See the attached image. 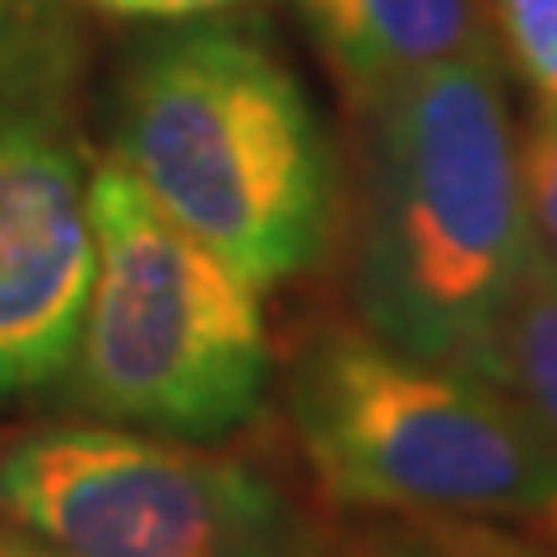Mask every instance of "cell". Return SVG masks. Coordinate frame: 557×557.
Here are the masks:
<instances>
[{"mask_svg": "<svg viewBox=\"0 0 557 557\" xmlns=\"http://www.w3.org/2000/svg\"><path fill=\"white\" fill-rule=\"evenodd\" d=\"M112 163L256 293L321 265L344 182L298 75L251 33L159 38L121 84Z\"/></svg>", "mask_w": 557, "mask_h": 557, "instance_id": "7a4b0ae2", "label": "cell"}, {"mask_svg": "<svg viewBox=\"0 0 557 557\" xmlns=\"http://www.w3.org/2000/svg\"><path fill=\"white\" fill-rule=\"evenodd\" d=\"M348 288L368 335L483 376L534 251L497 47L354 94Z\"/></svg>", "mask_w": 557, "mask_h": 557, "instance_id": "6da1fadb", "label": "cell"}, {"mask_svg": "<svg viewBox=\"0 0 557 557\" xmlns=\"http://www.w3.org/2000/svg\"><path fill=\"white\" fill-rule=\"evenodd\" d=\"M47 0H0V10H38Z\"/></svg>", "mask_w": 557, "mask_h": 557, "instance_id": "5bb4252c", "label": "cell"}, {"mask_svg": "<svg viewBox=\"0 0 557 557\" xmlns=\"http://www.w3.org/2000/svg\"><path fill=\"white\" fill-rule=\"evenodd\" d=\"M288 423L317 487L344 511L557 548V450L474 372L330 325L288 368Z\"/></svg>", "mask_w": 557, "mask_h": 557, "instance_id": "3957f363", "label": "cell"}, {"mask_svg": "<svg viewBox=\"0 0 557 557\" xmlns=\"http://www.w3.org/2000/svg\"><path fill=\"white\" fill-rule=\"evenodd\" d=\"M487 28L534 108H557V0H487Z\"/></svg>", "mask_w": 557, "mask_h": 557, "instance_id": "9c48e42d", "label": "cell"}, {"mask_svg": "<svg viewBox=\"0 0 557 557\" xmlns=\"http://www.w3.org/2000/svg\"><path fill=\"white\" fill-rule=\"evenodd\" d=\"M0 557H61V553L38 544V539L20 534V530H10V534H0Z\"/></svg>", "mask_w": 557, "mask_h": 557, "instance_id": "4fadbf2b", "label": "cell"}, {"mask_svg": "<svg viewBox=\"0 0 557 557\" xmlns=\"http://www.w3.org/2000/svg\"><path fill=\"white\" fill-rule=\"evenodd\" d=\"M94 10L112 14V20H149V24H190V20H209L223 10H242L256 0H89Z\"/></svg>", "mask_w": 557, "mask_h": 557, "instance_id": "7c38bea8", "label": "cell"}, {"mask_svg": "<svg viewBox=\"0 0 557 557\" xmlns=\"http://www.w3.org/2000/svg\"><path fill=\"white\" fill-rule=\"evenodd\" d=\"M0 516L61 557H317L247 456L121 423L38 428L0 450Z\"/></svg>", "mask_w": 557, "mask_h": 557, "instance_id": "5b68a950", "label": "cell"}, {"mask_svg": "<svg viewBox=\"0 0 557 557\" xmlns=\"http://www.w3.org/2000/svg\"><path fill=\"white\" fill-rule=\"evenodd\" d=\"M483 381L507 391L539 437L557 450V260L539 247L497 321Z\"/></svg>", "mask_w": 557, "mask_h": 557, "instance_id": "ba28073f", "label": "cell"}, {"mask_svg": "<svg viewBox=\"0 0 557 557\" xmlns=\"http://www.w3.org/2000/svg\"><path fill=\"white\" fill-rule=\"evenodd\" d=\"M89 209L98 260L70 358L79 405L182 442L251 423L274 372L260 293L159 214L112 159L94 168Z\"/></svg>", "mask_w": 557, "mask_h": 557, "instance_id": "277c9868", "label": "cell"}, {"mask_svg": "<svg viewBox=\"0 0 557 557\" xmlns=\"http://www.w3.org/2000/svg\"><path fill=\"white\" fill-rule=\"evenodd\" d=\"M520 190L534 247L557 260V108H534L520 126Z\"/></svg>", "mask_w": 557, "mask_h": 557, "instance_id": "8fae6325", "label": "cell"}, {"mask_svg": "<svg viewBox=\"0 0 557 557\" xmlns=\"http://www.w3.org/2000/svg\"><path fill=\"white\" fill-rule=\"evenodd\" d=\"M348 98L493 42L487 0H298Z\"/></svg>", "mask_w": 557, "mask_h": 557, "instance_id": "52a82bcc", "label": "cell"}, {"mask_svg": "<svg viewBox=\"0 0 557 557\" xmlns=\"http://www.w3.org/2000/svg\"><path fill=\"white\" fill-rule=\"evenodd\" d=\"M94 260L79 149L51 116L0 112V399L70 372Z\"/></svg>", "mask_w": 557, "mask_h": 557, "instance_id": "8992f818", "label": "cell"}, {"mask_svg": "<svg viewBox=\"0 0 557 557\" xmlns=\"http://www.w3.org/2000/svg\"><path fill=\"white\" fill-rule=\"evenodd\" d=\"M317 557H544V544L497 530L423 525L418 534H362L348 544H321Z\"/></svg>", "mask_w": 557, "mask_h": 557, "instance_id": "30bf717a", "label": "cell"}]
</instances>
